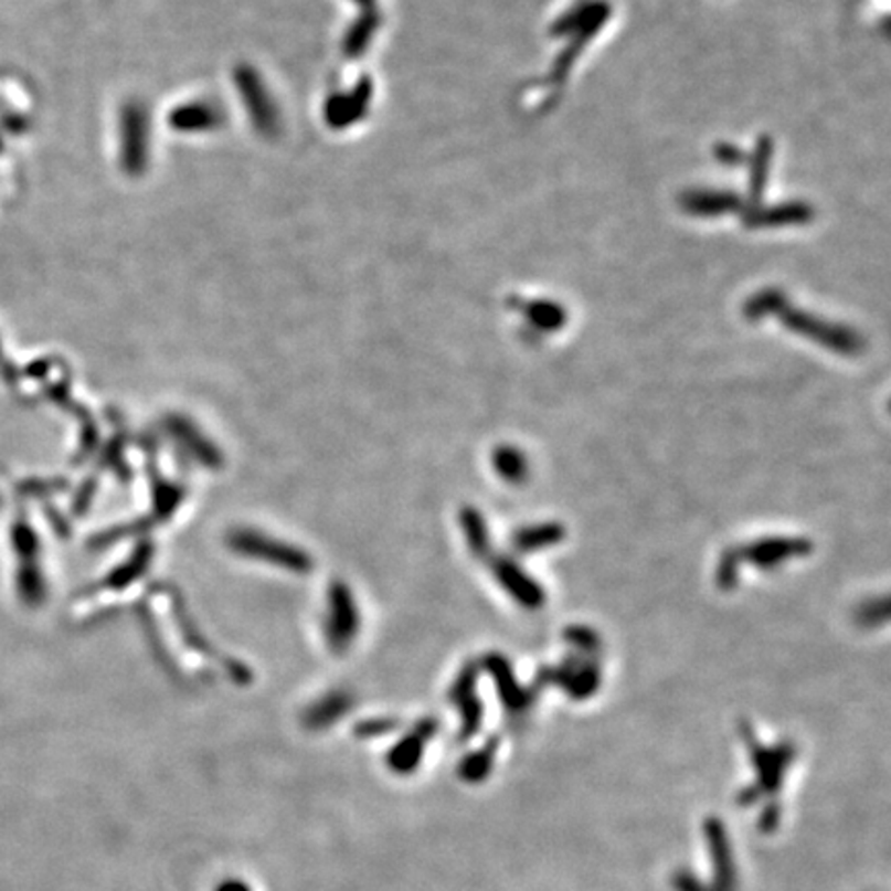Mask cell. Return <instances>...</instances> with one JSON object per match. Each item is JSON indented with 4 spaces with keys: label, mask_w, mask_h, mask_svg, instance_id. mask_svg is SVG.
Masks as SVG:
<instances>
[{
    "label": "cell",
    "mask_w": 891,
    "mask_h": 891,
    "mask_svg": "<svg viewBox=\"0 0 891 891\" xmlns=\"http://www.w3.org/2000/svg\"><path fill=\"white\" fill-rule=\"evenodd\" d=\"M549 679L558 681L572 698H579V700L593 696V691H596L598 681H601L598 669L594 667L593 662L591 660L582 662L580 658L568 662L560 671L551 672Z\"/></svg>",
    "instance_id": "cell-4"
},
{
    "label": "cell",
    "mask_w": 891,
    "mask_h": 891,
    "mask_svg": "<svg viewBox=\"0 0 891 891\" xmlns=\"http://www.w3.org/2000/svg\"><path fill=\"white\" fill-rule=\"evenodd\" d=\"M812 541L797 537H766L757 539L750 545L736 549L741 563H751L762 570H774L791 558H800L812 553Z\"/></svg>",
    "instance_id": "cell-2"
},
{
    "label": "cell",
    "mask_w": 891,
    "mask_h": 891,
    "mask_svg": "<svg viewBox=\"0 0 891 891\" xmlns=\"http://www.w3.org/2000/svg\"><path fill=\"white\" fill-rule=\"evenodd\" d=\"M739 568H741V560L736 555V549H726L720 558L719 574H717L720 588L731 591L735 586Z\"/></svg>",
    "instance_id": "cell-8"
},
{
    "label": "cell",
    "mask_w": 891,
    "mask_h": 891,
    "mask_svg": "<svg viewBox=\"0 0 891 891\" xmlns=\"http://www.w3.org/2000/svg\"><path fill=\"white\" fill-rule=\"evenodd\" d=\"M496 576L500 580L501 586L517 598L522 607L529 609H537L543 605L545 594L541 591V586L527 576L517 563L510 560H500L496 563Z\"/></svg>",
    "instance_id": "cell-3"
},
{
    "label": "cell",
    "mask_w": 891,
    "mask_h": 891,
    "mask_svg": "<svg viewBox=\"0 0 891 891\" xmlns=\"http://www.w3.org/2000/svg\"><path fill=\"white\" fill-rule=\"evenodd\" d=\"M745 736L750 741L751 762L757 770V784L753 788V793L743 795L741 800L747 805L751 800L760 798V795L778 791V786L784 778L786 767L791 766V757L795 755V750L791 745H778V747H764L760 741H755L751 736V731L745 726Z\"/></svg>",
    "instance_id": "cell-1"
},
{
    "label": "cell",
    "mask_w": 891,
    "mask_h": 891,
    "mask_svg": "<svg viewBox=\"0 0 891 891\" xmlns=\"http://www.w3.org/2000/svg\"><path fill=\"white\" fill-rule=\"evenodd\" d=\"M563 537H565V531L560 524H537V527L518 529L512 534V543L518 551L532 553L539 549L553 548L555 543L562 541Z\"/></svg>",
    "instance_id": "cell-5"
},
{
    "label": "cell",
    "mask_w": 891,
    "mask_h": 891,
    "mask_svg": "<svg viewBox=\"0 0 891 891\" xmlns=\"http://www.w3.org/2000/svg\"><path fill=\"white\" fill-rule=\"evenodd\" d=\"M494 465L500 473L501 477L510 484H522L527 473H529V465L524 460V456L517 448H500L496 456H494Z\"/></svg>",
    "instance_id": "cell-7"
},
{
    "label": "cell",
    "mask_w": 891,
    "mask_h": 891,
    "mask_svg": "<svg viewBox=\"0 0 891 891\" xmlns=\"http://www.w3.org/2000/svg\"><path fill=\"white\" fill-rule=\"evenodd\" d=\"M494 660V672L500 683V693L503 704L510 708V712H524V708L531 704V696L520 688L515 672H510V667L503 662V658H491Z\"/></svg>",
    "instance_id": "cell-6"
},
{
    "label": "cell",
    "mask_w": 891,
    "mask_h": 891,
    "mask_svg": "<svg viewBox=\"0 0 891 891\" xmlns=\"http://www.w3.org/2000/svg\"><path fill=\"white\" fill-rule=\"evenodd\" d=\"M565 638L570 640V644H574L580 653H594V650L598 648L596 634H594L593 629H588V627H572V629L565 634Z\"/></svg>",
    "instance_id": "cell-9"
}]
</instances>
